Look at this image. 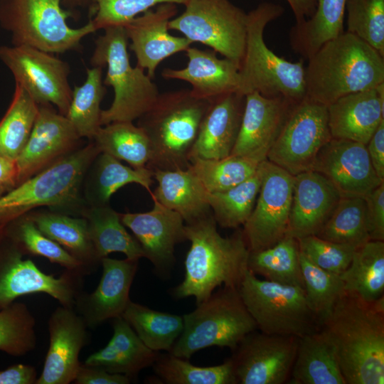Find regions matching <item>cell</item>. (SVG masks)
Listing matches in <instances>:
<instances>
[{
  "mask_svg": "<svg viewBox=\"0 0 384 384\" xmlns=\"http://www.w3.org/2000/svg\"><path fill=\"white\" fill-rule=\"evenodd\" d=\"M282 6L263 2L247 13L244 55L240 68L238 94L257 92L268 97H283L297 103L306 97L304 59L291 62L275 54L264 40L269 23L282 15Z\"/></svg>",
  "mask_w": 384,
  "mask_h": 384,
  "instance_id": "cell-5",
  "label": "cell"
},
{
  "mask_svg": "<svg viewBox=\"0 0 384 384\" xmlns=\"http://www.w3.org/2000/svg\"><path fill=\"white\" fill-rule=\"evenodd\" d=\"M300 265L307 302L322 326L345 292L343 281L340 275L318 267L301 252Z\"/></svg>",
  "mask_w": 384,
  "mask_h": 384,
  "instance_id": "cell-47",
  "label": "cell"
},
{
  "mask_svg": "<svg viewBox=\"0 0 384 384\" xmlns=\"http://www.w3.org/2000/svg\"><path fill=\"white\" fill-rule=\"evenodd\" d=\"M38 111V105L15 84L11 104L0 121V155L16 161L30 137Z\"/></svg>",
  "mask_w": 384,
  "mask_h": 384,
  "instance_id": "cell-39",
  "label": "cell"
},
{
  "mask_svg": "<svg viewBox=\"0 0 384 384\" xmlns=\"http://www.w3.org/2000/svg\"><path fill=\"white\" fill-rule=\"evenodd\" d=\"M186 254L183 281L172 290L176 299L193 297L196 304L208 299L217 287H238L247 270L249 249L242 230L223 237L210 214L185 225Z\"/></svg>",
  "mask_w": 384,
  "mask_h": 384,
  "instance_id": "cell-2",
  "label": "cell"
},
{
  "mask_svg": "<svg viewBox=\"0 0 384 384\" xmlns=\"http://www.w3.org/2000/svg\"><path fill=\"white\" fill-rule=\"evenodd\" d=\"M87 326L74 308L60 305L48 321L49 347L36 384H69L81 365L80 351L88 342Z\"/></svg>",
  "mask_w": 384,
  "mask_h": 384,
  "instance_id": "cell-20",
  "label": "cell"
},
{
  "mask_svg": "<svg viewBox=\"0 0 384 384\" xmlns=\"http://www.w3.org/2000/svg\"><path fill=\"white\" fill-rule=\"evenodd\" d=\"M77 1V0H76Z\"/></svg>",
  "mask_w": 384,
  "mask_h": 384,
  "instance_id": "cell-58",
  "label": "cell"
},
{
  "mask_svg": "<svg viewBox=\"0 0 384 384\" xmlns=\"http://www.w3.org/2000/svg\"><path fill=\"white\" fill-rule=\"evenodd\" d=\"M257 171L260 191L242 230L249 251L270 247L287 235L292 198L293 175L267 159Z\"/></svg>",
  "mask_w": 384,
  "mask_h": 384,
  "instance_id": "cell-14",
  "label": "cell"
},
{
  "mask_svg": "<svg viewBox=\"0 0 384 384\" xmlns=\"http://www.w3.org/2000/svg\"><path fill=\"white\" fill-rule=\"evenodd\" d=\"M95 159L92 192L95 206L107 205L117 190L129 183L139 184L152 193L153 170L146 166L136 169L125 166L105 153H100Z\"/></svg>",
  "mask_w": 384,
  "mask_h": 384,
  "instance_id": "cell-43",
  "label": "cell"
},
{
  "mask_svg": "<svg viewBox=\"0 0 384 384\" xmlns=\"http://www.w3.org/2000/svg\"><path fill=\"white\" fill-rule=\"evenodd\" d=\"M384 83L344 95L327 106L332 138L366 145L384 120Z\"/></svg>",
  "mask_w": 384,
  "mask_h": 384,
  "instance_id": "cell-25",
  "label": "cell"
},
{
  "mask_svg": "<svg viewBox=\"0 0 384 384\" xmlns=\"http://www.w3.org/2000/svg\"><path fill=\"white\" fill-rule=\"evenodd\" d=\"M370 240L384 241V182L364 197Z\"/></svg>",
  "mask_w": 384,
  "mask_h": 384,
  "instance_id": "cell-51",
  "label": "cell"
},
{
  "mask_svg": "<svg viewBox=\"0 0 384 384\" xmlns=\"http://www.w3.org/2000/svg\"><path fill=\"white\" fill-rule=\"evenodd\" d=\"M36 368L26 364H15L0 370V384H36Z\"/></svg>",
  "mask_w": 384,
  "mask_h": 384,
  "instance_id": "cell-54",
  "label": "cell"
},
{
  "mask_svg": "<svg viewBox=\"0 0 384 384\" xmlns=\"http://www.w3.org/2000/svg\"><path fill=\"white\" fill-rule=\"evenodd\" d=\"M247 269L266 280L304 288L298 241L289 235L270 247L250 251Z\"/></svg>",
  "mask_w": 384,
  "mask_h": 384,
  "instance_id": "cell-35",
  "label": "cell"
},
{
  "mask_svg": "<svg viewBox=\"0 0 384 384\" xmlns=\"http://www.w3.org/2000/svg\"><path fill=\"white\" fill-rule=\"evenodd\" d=\"M196 308L184 314L183 331L169 351L189 359L212 346L233 350L257 324L240 297L238 287L223 286Z\"/></svg>",
  "mask_w": 384,
  "mask_h": 384,
  "instance_id": "cell-7",
  "label": "cell"
},
{
  "mask_svg": "<svg viewBox=\"0 0 384 384\" xmlns=\"http://www.w3.org/2000/svg\"><path fill=\"white\" fill-rule=\"evenodd\" d=\"M346 1L317 0L312 16L290 29L289 43L294 51L308 60L326 42L342 34Z\"/></svg>",
  "mask_w": 384,
  "mask_h": 384,
  "instance_id": "cell-31",
  "label": "cell"
},
{
  "mask_svg": "<svg viewBox=\"0 0 384 384\" xmlns=\"http://www.w3.org/2000/svg\"><path fill=\"white\" fill-rule=\"evenodd\" d=\"M307 60L306 97L326 107L384 83V56L347 31L326 42Z\"/></svg>",
  "mask_w": 384,
  "mask_h": 384,
  "instance_id": "cell-3",
  "label": "cell"
},
{
  "mask_svg": "<svg viewBox=\"0 0 384 384\" xmlns=\"http://www.w3.org/2000/svg\"><path fill=\"white\" fill-rule=\"evenodd\" d=\"M15 224L6 227V237L15 243L23 253L41 256L65 270L88 274L83 265L62 246L43 234L28 216L16 219Z\"/></svg>",
  "mask_w": 384,
  "mask_h": 384,
  "instance_id": "cell-44",
  "label": "cell"
},
{
  "mask_svg": "<svg viewBox=\"0 0 384 384\" xmlns=\"http://www.w3.org/2000/svg\"><path fill=\"white\" fill-rule=\"evenodd\" d=\"M187 0H93L95 11L91 19L96 31L124 26L139 14L161 4H186Z\"/></svg>",
  "mask_w": 384,
  "mask_h": 384,
  "instance_id": "cell-50",
  "label": "cell"
},
{
  "mask_svg": "<svg viewBox=\"0 0 384 384\" xmlns=\"http://www.w3.org/2000/svg\"><path fill=\"white\" fill-rule=\"evenodd\" d=\"M295 104L283 97H268L257 92L246 95L239 132L230 155L257 163L266 160Z\"/></svg>",
  "mask_w": 384,
  "mask_h": 384,
  "instance_id": "cell-21",
  "label": "cell"
},
{
  "mask_svg": "<svg viewBox=\"0 0 384 384\" xmlns=\"http://www.w3.org/2000/svg\"><path fill=\"white\" fill-rule=\"evenodd\" d=\"M296 19V23L309 18L314 14L317 0H287Z\"/></svg>",
  "mask_w": 384,
  "mask_h": 384,
  "instance_id": "cell-56",
  "label": "cell"
},
{
  "mask_svg": "<svg viewBox=\"0 0 384 384\" xmlns=\"http://www.w3.org/2000/svg\"><path fill=\"white\" fill-rule=\"evenodd\" d=\"M185 52L187 65L181 69H164V78L185 81L191 85L194 96L210 101L226 94L238 93L239 65L226 58H219L214 50L190 46Z\"/></svg>",
  "mask_w": 384,
  "mask_h": 384,
  "instance_id": "cell-26",
  "label": "cell"
},
{
  "mask_svg": "<svg viewBox=\"0 0 384 384\" xmlns=\"http://www.w3.org/2000/svg\"><path fill=\"white\" fill-rule=\"evenodd\" d=\"M238 290L260 331L301 338L321 329L301 287L260 279L247 269Z\"/></svg>",
  "mask_w": 384,
  "mask_h": 384,
  "instance_id": "cell-10",
  "label": "cell"
},
{
  "mask_svg": "<svg viewBox=\"0 0 384 384\" xmlns=\"http://www.w3.org/2000/svg\"><path fill=\"white\" fill-rule=\"evenodd\" d=\"M12 241L0 248V309L17 298L33 293H44L62 306L74 308L82 291L81 273L65 270L59 277L42 272Z\"/></svg>",
  "mask_w": 384,
  "mask_h": 384,
  "instance_id": "cell-15",
  "label": "cell"
},
{
  "mask_svg": "<svg viewBox=\"0 0 384 384\" xmlns=\"http://www.w3.org/2000/svg\"><path fill=\"white\" fill-rule=\"evenodd\" d=\"M152 367L162 383L238 384L229 358L220 365L201 367L192 364L188 359L166 352L159 353Z\"/></svg>",
  "mask_w": 384,
  "mask_h": 384,
  "instance_id": "cell-41",
  "label": "cell"
},
{
  "mask_svg": "<svg viewBox=\"0 0 384 384\" xmlns=\"http://www.w3.org/2000/svg\"><path fill=\"white\" fill-rule=\"evenodd\" d=\"M183 12L170 20L169 29L192 43L206 45L240 65L244 55L247 13L230 0H187Z\"/></svg>",
  "mask_w": 384,
  "mask_h": 384,
  "instance_id": "cell-11",
  "label": "cell"
},
{
  "mask_svg": "<svg viewBox=\"0 0 384 384\" xmlns=\"http://www.w3.org/2000/svg\"><path fill=\"white\" fill-rule=\"evenodd\" d=\"M347 32L384 56V0H346Z\"/></svg>",
  "mask_w": 384,
  "mask_h": 384,
  "instance_id": "cell-48",
  "label": "cell"
},
{
  "mask_svg": "<svg viewBox=\"0 0 384 384\" xmlns=\"http://www.w3.org/2000/svg\"><path fill=\"white\" fill-rule=\"evenodd\" d=\"M256 329L232 350L229 358L240 384H283L289 380L299 337Z\"/></svg>",
  "mask_w": 384,
  "mask_h": 384,
  "instance_id": "cell-16",
  "label": "cell"
},
{
  "mask_svg": "<svg viewBox=\"0 0 384 384\" xmlns=\"http://www.w3.org/2000/svg\"><path fill=\"white\" fill-rule=\"evenodd\" d=\"M153 201L151 210L120 214V218L141 245L144 257L159 276L169 279L176 263L175 247L186 240V224L178 213Z\"/></svg>",
  "mask_w": 384,
  "mask_h": 384,
  "instance_id": "cell-17",
  "label": "cell"
},
{
  "mask_svg": "<svg viewBox=\"0 0 384 384\" xmlns=\"http://www.w3.org/2000/svg\"><path fill=\"white\" fill-rule=\"evenodd\" d=\"M316 235L355 248L370 240L364 198L341 197L333 213Z\"/></svg>",
  "mask_w": 384,
  "mask_h": 384,
  "instance_id": "cell-40",
  "label": "cell"
},
{
  "mask_svg": "<svg viewBox=\"0 0 384 384\" xmlns=\"http://www.w3.org/2000/svg\"><path fill=\"white\" fill-rule=\"evenodd\" d=\"M99 154L95 144H90L0 196V224L7 225L37 207H62L77 201L84 175Z\"/></svg>",
  "mask_w": 384,
  "mask_h": 384,
  "instance_id": "cell-8",
  "label": "cell"
},
{
  "mask_svg": "<svg viewBox=\"0 0 384 384\" xmlns=\"http://www.w3.org/2000/svg\"><path fill=\"white\" fill-rule=\"evenodd\" d=\"M80 139L65 115L51 105H38L30 137L16 159L18 184L69 154Z\"/></svg>",
  "mask_w": 384,
  "mask_h": 384,
  "instance_id": "cell-19",
  "label": "cell"
},
{
  "mask_svg": "<svg viewBox=\"0 0 384 384\" xmlns=\"http://www.w3.org/2000/svg\"><path fill=\"white\" fill-rule=\"evenodd\" d=\"M291 384H346L335 348L322 329L299 338Z\"/></svg>",
  "mask_w": 384,
  "mask_h": 384,
  "instance_id": "cell-30",
  "label": "cell"
},
{
  "mask_svg": "<svg viewBox=\"0 0 384 384\" xmlns=\"http://www.w3.org/2000/svg\"><path fill=\"white\" fill-rule=\"evenodd\" d=\"M157 181L151 194L166 208L178 213L185 224H191L212 214L208 191L189 166L186 169L154 170Z\"/></svg>",
  "mask_w": 384,
  "mask_h": 384,
  "instance_id": "cell-29",
  "label": "cell"
},
{
  "mask_svg": "<svg viewBox=\"0 0 384 384\" xmlns=\"http://www.w3.org/2000/svg\"><path fill=\"white\" fill-rule=\"evenodd\" d=\"M102 67L87 68L82 85L75 86L65 117L80 138L92 139L102 126L101 102L106 93L102 79Z\"/></svg>",
  "mask_w": 384,
  "mask_h": 384,
  "instance_id": "cell-38",
  "label": "cell"
},
{
  "mask_svg": "<svg viewBox=\"0 0 384 384\" xmlns=\"http://www.w3.org/2000/svg\"><path fill=\"white\" fill-rule=\"evenodd\" d=\"M85 216L90 238L100 263L102 258L114 252L124 253L132 260L144 257L141 245L126 230L120 214L107 205L95 206Z\"/></svg>",
  "mask_w": 384,
  "mask_h": 384,
  "instance_id": "cell-34",
  "label": "cell"
},
{
  "mask_svg": "<svg viewBox=\"0 0 384 384\" xmlns=\"http://www.w3.org/2000/svg\"><path fill=\"white\" fill-rule=\"evenodd\" d=\"M132 380L124 375L111 373L102 368L86 364L80 365L75 378V384H129Z\"/></svg>",
  "mask_w": 384,
  "mask_h": 384,
  "instance_id": "cell-52",
  "label": "cell"
},
{
  "mask_svg": "<svg viewBox=\"0 0 384 384\" xmlns=\"http://www.w3.org/2000/svg\"><path fill=\"white\" fill-rule=\"evenodd\" d=\"M259 163L249 159L230 155L219 159H194L190 167L208 193L229 189L253 176Z\"/></svg>",
  "mask_w": 384,
  "mask_h": 384,
  "instance_id": "cell-45",
  "label": "cell"
},
{
  "mask_svg": "<svg viewBox=\"0 0 384 384\" xmlns=\"http://www.w3.org/2000/svg\"><path fill=\"white\" fill-rule=\"evenodd\" d=\"M7 225L0 224V244L6 237V227Z\"/></svg>",
  "mask_w": 384,
  "mask_h": 384,
  "instance_id": "cell-57",
  "label": "cell"
},
{
  "mask_svg": "<svg viewBox=\"0 0 384 384\" xmlns=\"http://www.w3.org/2000/svg\"><path fill=\"white\" fill-rule=\"evenodd\" d=\"M139 260H101L102 274L91 293L83 290L78 295L74 309L88 328H95L109 319L122 316L131 300L129 292L136 275Z\"/></svg>",
  "mask_w": 384,
  "mask_h": 384,
  "instance_id": "cell-23",
  "label": "cell"
},
{
  "mask_svg": "<svg viewBox=\"0 0 384 384\" xmlns=\"http://www.w3.org/2000/svg\"><path fill=\"white\" fill-rule=\"evenodd\" d=\"M104 31L95 41L90 63L92 67L107 66L103 83L113 88L114 99L108 109L102 110L100 123L133 122L150 109L160 92L143 68L131 65L124 26Z\"/></svg>",
  "mask_w": 384,
  "mask_h": 384,
  "instance_id": "cell-6",
  "label": "cell"
},
{
  "mask_svg": "<svg viewBox=\"0 0 384 384\" xmlns=\"http://www.w3.org/2000/svg\"><path fill=\"white\" fill-rule=\"evenodd\" d=\"M341 197L334 185L316 171L311 170L294 176L287 235L296 239L316 235Z\"/></svg>",
  "mask_w": 384,
  "mask_h": 384,
  "instance_id": "cell-24",
  "label": "cell"
},
{
  "mask_svg": "<svg viewBox=\"0 0 384 384\" xmlns=\"http://www.w3.org/2000/svg\"><path fill=\"white\" fill-rule=\"evenodd\" d=\"M36 320L26 304L14 302L0 309V351L24 356L36 347Z\"/></svg>",
  "mask_w": 384,
  "mask_h": 384,
  "instance_id": "cell-46",
  "label": "cell"
},
{
  "mask_svg": "<svg viewBox=\"0 0 384 384\" xmlns=\"http://www.w3.org/2000/svg\"><path fill=\"white\" fill-rule=\"evenodd\" d=\"M327 107L305 97L292 108L267 160L293 176L311 171L331 139Z\"/></svg>",
  "mask_w": 384,
  "mask_h": 384,
  "instance_id": "cell-12",
  "label": "cell"
},
{
  "mask_svg": "<svg viewBox=\"0 0 384 384\" xmlns=\"http://www.w3.org/2000/svg\"><path fill=\"white\" fill-rule=\"evenodd\" d=\"M340 277L346 292L366 302L384 296V241L369 240L356 248Z\"/></svg>",
  "mask_w": 384,
  "mask_h": 384,
  "instance_id": "cell-32",
  "label": "cell"
},
{
  "mask_svg": "<svg viewBox=\"0 0 384 384\" xmlns=\"http://www.w3.org/2000/svg\"><path fill=\"white\" fill-rule=\"evenodd\" d=\"M321 329L346 384L384 383V296L368 302L344 292Z\"/></svg>",
  "mask_w": 384,
  "mask_h": 384,
  "instance_id": "cell-1",
  "label": "cell"
},
{
  "mask_svg": "<svg viewBox=\"0 0 384 384\" xmlns=\"http://www.w3.org/2000/svg\"><path fill=\"white\" fill-rule=\"evenodd\" d=\"M177 14L175 4H161L124 25L139 67L154 78L159 65L166 58L186 51L192 43L184 36L169 33V23Z\"/></svg>",
  "mask_w": 384,
  "mask_h": 384,
  "instance_id": "cell-22",
  "label": "cell"
},
{
  "mask_svg": "<svg viewBox=\"0 0 384 384\" xmlns=\"http://www.w3.org/2000/svg\"><path fill=\"white\" fill-rule=\"evenodd\" d=\"M366 148L377 176L384 180V120L370 137Z\"/></svg>",
  "mask_w": 384,
  "mask_h": 384,
  "instance_id": "cell-53",
  "label": "cell"
},
{
  "mask_svg": "<svg viewBox=\"0 0 384 384\" xmlns=\"http://www.w3.org/2000/svg\"><path fill=\"white\" fill-rule=\"evenodd\" d=\"M0 60L16 84L39 105H51L66 115L72 97L69 65L53 53L28 46H0Z\"/></svg>",
  "mask_w": 384,
  "mask_h": 384,
  "instance_id": "cell-13",
  "label": "cell"
},
{
  "mask_svg": "<svg viewBox=\"0 0 384 384\" xmlns=\"http://www.w3.org/2000/svg\"><path fill=\"white\" fill-rule=\"evenodd\" d=\"M38 230L79 260L88 274L100 262L90 238L85 218L41 213L28 216Z\"/></svg>",
  "mask_w": 384,
  "mask_h": 384,
  "instance_id": "cell-33",
  "label": "cell"
},
{
  "mask_svg": "<svg viewBox=\"0 0 384 384\" xmlns=\"http://www.w3.org/2000/svg\"><path fill=\"white\" fill-rule=\"evenodd\" d=\"M312 171L326 178L341 197L364 198L384 182L376 174L366 145L331 138L319 151Z\"/></svg>",
  "mask_w": 384,
  "mask_h": 384,
  "instance_id": "cell-18",
  "label": "cell"
},
{
  "mask_svg": "<svg viewBox=\"0 0 384 384\" xmlns=\"http://www.w3.org/2000/svg\"><path fill=\"white\" fill-rule=\"evenodd\" d=\"M260 182L257 169L253 176L229 189L208 193V204L217 225L234 229L243 225L254 208Z\"/></svg>",
  "mask_w": 384,
  "mask_h": 384,
  "instance_id": "cell-42",
  "label": "cell"
},
{
  "mask_svg": "<svg viewBox=\"0 0 384 384\" xmlns=\"http://www.w3.org/2000/svg\"><path fill=\"white\" fill-rule=\"evenodd\" d=\"M122 316L150 349L169 352L183 329V318L129 301Z\"/></svg>",
  "mask_w": 384,
  "mask_h": 384,
  "instance_id": "cell-36",
  "label": "cell"
},
{
  "mask_svg": "<svg viewBox=\"0 0 384 384\" xmlns=\"http://www.w3.org/2000/svg\"><path fill=\"white\" fill-rule=\"evenodd\" d=\"M211 101L194 96L191 90L159 93L150 109L138 119L146 134L154 170L186 169L202 120Z\"/></svg>",
  "mask_w": 384,
  "mask_h": 384,
  "instance_id": "cell-4",
  "label": "cell"
},
{
  "mask_svg": "<svg viewBox=\"0 0 384 384\" xmlns=\"http://www.w3.org/2000/svg\"><path fill=\"white\" fill-rule=\"evenodd\" d=\"M244 107L245 96L235 92L211 100L191 149L190 162L194 159H219L230 155Z\"/></svg>",
  "mask_w": 384,
  "mask_h": 384,
  "instance_id": "cell-27",
  "label": "cell"
},
{
  "mask_svg": "<svg viewBox=\"0 0 384 384\" xmlns=\"http://www.w3.org/2000/svg\"><path fill=\"white\" fill-rule=\"evenodd\" d=\"M112 328L108 343L84 363L134 379L143 369L152 366L159 352L149 348L122 316L112 319Z\"/></svg>",
  "mask_w": 384,
  "mask_h": 384,
  "instance_id": "cell-28",
  "label": "cell"
},
{
  "mask_svg": "<svg viewBox=\"0 0 384 384\" xmlns=\"http://www.w3.org/2000/svg\"><path fill=\"white\" fill-rule=\"evenodd\" d=\"M100 153L123 160L132 167H146L151 145L144 130L132 122H115L101 126L93 139Z\"/></svg>",
  "mask_w": 384,
  "mask_h": 384,
  "instance_id": "cell-37",
  "label": "cell"
},
{
  "mask_svg": "<svg viewBox=\"0 0 384 384\" xmlns=\"http://www.w3.org/2000/svg\"><path fill=\"white\" fill-rule=\"evenodd\" d=\"M300 252L318 267L340 275L348 267L355 247L310 235L297 239Z\"/></svg>",
  "mask_w": 384,
  "mask_h": 384,
  "instance_id": "cell-49",
  "label": "cell"
},
{
  "mask_svg": "<svg viewBox=\"0 0 384 384\" xmlns=\"http://www.w3.org/2000/svg\"><path fill=\"white\" fill-rule=\"evenodd\" d=\"M70 13L61 0H4L0 5V24L11 33L14 46H28L50 53L76 50L81 41L96 31L91 21L71 28Z\"/></svg>",
  "mask_w": 384,
  "mask_h": 384,
  "instance_id": "cell-9",
  "label": "cell"
},
{
  "mask_svg": "<svg viewBox=\"0 0 384 384\" xmlns=\"http://www.w3.org/2000/svg\"><path fill=\"white\" fill-rule=\"evenodd\" d=\"M18 185V169L15 160L0 155V196Z\"/></svg>",
  "mask_w": 384,
  "mask_h": 384,
  "instance_id": "cell-55",
  "label": "cell"
}]
</instances>
